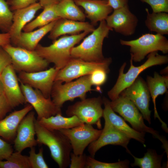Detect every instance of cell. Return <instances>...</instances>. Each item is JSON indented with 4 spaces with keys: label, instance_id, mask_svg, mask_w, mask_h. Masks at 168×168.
I'll list each match as a JSON object with an SVG mask.
<instances>
[{
    "label": "cell",
    "instance_id": "6da1fadb",
    "mask_svg": "<svg viewBox=\"0 0 168 168\" xmlns=\"http://www.w3.org/2000/svg\"><path fill=\"white\" fill-rule=\"evenodd\" d=\"M35 127L38 144L48 147L52 158L59 168L69 166L72 149L68 138L59 130H50L45 128L36 119Z\"/></svg>",
    "mask_w": 168,
    "mask_h": 168
},
{
    "label": "cell",
    "instance_id": "7a4b0ae2",
    "mask_svg": "<svg viewBox=\"0 0 168 168\" xmlns=\"http://www.w3.org/2000/svg\"><path fill=\"white\" fill-rule=\"evenodd\" d=\"M89 33L84 31L77 35L63 36L53 40L52 44L48 46L38 44L35 50L40 57L49 63H54V67L59 70L72 58V49Z\"/></svg>",
    "mask_w": 168,
    "mask_h": 168
},
{
    "label": "cell",
    "instance_id": "3957f363",
    "mask_svg": "<svg viewBox=\"0 0 168 168\" xmlns=\"http://www.w3.org/2000/svg\"><path fill=\"white\" fill-rule=\"evenodd\" d=\"M113 30L107 26L105 20L100 21L97 28L84 38L79 44L72 49V58L90 62L103 60L105 58L102 52L103 41L108 37L110 31Z\"/></svg>",
    "mask_w": 168,
    "mask_h": 168
},
{
    "label": "cell",
    "instance_id": "277c9868",
    "mask_svg": "<svg viewBox=\"0 0 168 168\" xmlns=\"http://www.w3.org/2000/svg\"><path fill=\"white\" fill-rule=\"evenodd\" d=\"M147 58L145 63L138 66L133 65V61L131 58L130 68L125 73L124 71L126 63H124L123 64L119 70L115 84L108 92V95L111 100L117 98L121 93L131 85L143 71L152 66L165 64L168 62V56L160 55L157 51L150 53L147 55Z\"/></svg>",
    "mask_w": 168,
    "mask_h": 168
},
{
    "label": "cell",
    "instance_id": "5b68a950",
    "mask_svg": "<svg viewBox=\"0 0 168 168\" xmlns=\"http://www.w3.org/2000/svg\"><path fill=\"white\" fill-rule=\"evenodd\" d=\"M110 104L113 110L129 122L133 129L139 132L151 133L161 142L165 151H168L167 141L158 132L146 125L142 115L129 99L120 95L117 98L110 101Z\"/></svg>",
    "mask_w": 168,
    "mask_h": 168
},
{
    "label": "cell",
    "instance_id": "8992f818",
    "mask_svg": "<svg viewBox=\"0 0 168 168\" xmlns=\"http://www.w3.org/2000/svg\"><path fill=\"white\" fill-rule=\"evenodd\" d=\"M120 44L129 46L131 58L135 62H140L150 53L160 51L164 54L168 53V40L163 35L146 33L131 40L120 39Z\"/></svg>",
    "mask_w": 168,
    "mask_h": 168
},
{
    "label": "cell",
    "instance_id": "52a82bcc",
    "mask_svg": "<svg viewBox=\"0 0 168 168\" xmlns=\"http://www.w3.org/2000/svg\"><path fill=\"white\" fill-rule=\"evenodd\" d=\"M92 86L90 75L64 84L60 81H55L51 90V97L54 104L61 108L67 101H72L77 98L81 100L85 99L86 93L92 90Z\"/></svg>",
    "mask_w": 168,
    "mask_h": 168
},
{
    "label": "cell",
    "instance_id": "ba28073f",
    "mask_svg": "<svg viewBox=\"0 0 168 168\" xmlns=\"http://www.w3.org/2000/svg\"><path fill=\"white\" fill-rule=\"evenodd\" d=\"M12 59L16 71L31 72L44 70L49 63L34 50H30L10 44L2 47Z\"/></svg>",
    "mask_w": 168,
    "mask_h": 168
},
{
    "label": "cell",
    "instance_id": "9c48e42d",
    "mask_svg": "<svg viewBox=\"0 0 168 168\" xmlns=\"http://www.w3.org/2000/svg\"><path fill=\"white\" fill-rule=\"evenodd\" d=\"M103 99L100 96L85 99L69 106L66 111L68 117L75 115L83 123L96 125L100 129V119L103 117Z\"/></svg>",
    "mask_w": 168,
    "mask_h": 168
},
{
    "label": "cell",
    "instance_id": "30bf717a",
    "mask_svg": "<svg viewBox=\"0 0 168 168\" xmlns=\"http://www.w3.org/2000/svg\"><path fill=\"white\" fill-rule=\"evenodd\" d=\"M111 62V58H105L103 60L100 62L87 61L72 58L65 66L58 70L54 81L68 82L90 75L99 68L109 69V66Z\"/></svg>",
    "mask_w": 168,
    "mask_h": 168
},
{
    "label": "cell",
    "instance_id": "8fae6325",
    "mask_svg": "<svg viewBox=\"0 0 168 168\" xmlns=\"http://www.w3.org/2000/svg\"><path fill=\"white\" fill-rule=\"evenodd\" d=\"M20 86L26 103L31 105L37 114V120L62 114L61 108L57 106L51 97L46 98L38 90L20 82Z\"/></svg>",
    "mask_w": 168,
    "mask_h": 168
},
{
    "label": "cell",
    "instance_id": "7c38bea8",
    "mask_svg": "<svg viewBox=\"0 0 168 168\" xmlns=\"http://www.w3.org/2000/svg\"><path fill=\"white\" fill-rule=\"evenodd\" d=\"M59 130L69 139L73 153L76 155L83 154L86 147L96 140L102 129L94 128L92 125L83 123L71 128Z\"/></svg>",
    "mask_w": 168,
    "mask_h": 168
},
{
    "label": "cell",
    "instance_id": "4fadbf2b",
    "mask_svg": "<svg viewBox=\"0 0 168 168\" xmlns=\"http://www.w3.org/2000/svg\"><path fill=\"white\" fill-rule=\"evenodd\" d=\"M120 95L129 99L140 111L144 119L151 124V111L149 109L151 96L146 82L141 77L138 76Z\"/></svg>",
    "mask_w": 168,
    "mask_h": 168
},
{
    "label": "cell",
    "instance_id": "5bb4252c",
    "mask_svg": "<svg viewBox=\"0 0 168 168\" xmlns=\"http://www.w3.org/2000/svg\"><path fill=\"white\" fill-rule=\"evenodd\" d=\"M59 69L54 67L38 72H19V81L39 90L46 98L51 97L52 87Z\"/></svg>",
    "mask_w": 168,
    "mask_h": 168
},
{
    "label": "cell",
    "instance_id": "9a60e30c",
    "mask_svg": "<svg viewBox=\"0 0 168 168\" xmlns=\"http://www.w3.org/2000/svg\"><path fill=\"white\" fill-rule=\"evenodd\" d=\"M99 138L88 146V150L90 156L94 157L97 152L102 147L109 145L121 146L125 148L127 152H131L128 145L131 138L121 132L107 120Z\"/></svg>",
    "mask_w": 168,
    "mask_h": 168
},
{
    "label": "cell",
    "instance_id": "2e32d148",
    "mask_svg": "<svg viewBox=\"0 0 168 168\" xmlns=\"http://www.w3.org/2000/svg\"><path fill=\"white\" fill-rule=\"evenodd\" d=\"M105 21L110 28L125 36L135 33L138 22L137 17L130 11L128 6L114 10Z\"/></svg>",
    "mask_w": 168,
    "mask_h": 168
},
{
    "label": "cell",
    "instance_id": "e0dca14e",
    "mask_svg": "<svg viewBox=\"0 0 168 168\" xmlns=\"http://www.w3.org/2000/svg\"><path fill=\"white\" fill-rule=\"evenodd\" d=\"M35 113L29 112L22 119L17 128L16 137L13 141L16 151L21 152L26 148H31L38 144L35 138Z\"/></svg>",
    "mask_w": 168,
    "mask_h": 168
},
{
    "label": "cell",
    "instance_id": "ac0fdd59",
    "mask_svg": "<svg viewBox=\"0 0 168 168\" xmlns=\"http://www.w3.org/2000/svg\"><path fill=\"white\" fill-rule=\"evenodd\" d=\"M0 79L3 86V93L12 109L26 103L19 84L18 77L12 64L5 69Z\"/></svg>",
    "mask_w": 168,
    "mask_h": 168
},
{
    "label": "cell",
    "instance_id": "d6986e66",
    "mask_svg": "<svg viewBox=\"0 0 168 168\" xmlns=\"http://www.w3.org/2000/svg\"><path fill=\"white\" fill-rule=\"evenodd\" d=\"M95 29L94 25L88 22L60 18L56 21L48 37L54 40L61 35L66 34L75 35L84 31L90 33Z\"/></svg>",
    "mask_w": 168,
    "mask_h": 168
},
{
    "label": "cell",
    "instance_id": "ffe728a7",
    "mask_svg": "<svg viewBox=\"0 0 168 168\" xmlns=\"http://www.w3.org/2000/svg\"><path fill=\"white\" fill-rule=\"evenodd\" d=\"M42 8L39 2L15 10L13 12L12 23L8 32L11 43L13 45L16 43L24 27L34 17L37 11Z\"/></svg>",
    "mask_w": 168,
    "mask_h": 168
},
{
    "label": "cell",
    "instance_id": "44dd1931",
    "mask_svg": "<svg viewBox=\"0 0 168 168\" xmlns=\"http://www.w3.org/2000/svg\"><path fill=\"white\" fill-rule=\"evenodd\" d=\"M102 99L104 105L103 117L104 120L108 121L117 129L131 139H134L144 145L145 133L138 132L130 127L122 118L113 110L110 105V101L105 97Z\"/></svg>",
    "mask_w": 168,
    "mask_h": 168
},
{
    "label": "cell",
    "instance_id": "7402d4cb",
    "mask_svg": "<svg viewBox=\"0 0 168 168\" xmlns=\"http://www.w3.org/2000/svg\"><path fill=\"white\" fill-rule=\"evenodd\" d=\"M78 6L84 10L86 17L95 26L105 20L113 11L107 0H74Z\"/></svg>",
    "mask_w": 168,
    "mask_h": 168
},
{
    "label": "cell",
    "instance_id": "603a6c76",
    "mask_svg": "<svg viewBox=\"0 0 168 168\" xmlns=\"http://www.w3.org/2000/svg\"><path fill=\"white\" fill-rule=\"evenodd\" d=\"M33 108L29 104L23 109L14 111L0 120V137L7 142H13L19 124Z\"/></svg>",
    "mask_w": 168,
    "mask_h": 168
},
{
    "label": "cell",
    "instance_id": "cb8c5ba5",
    "mask_svg": "<svg viewBox=\"0 0 168 168\" xmlns=\"http://www.w3.org/2000/svg\"><path fill=\"white\" fill-rule=\"evenodd\" d=\"M154 105V118H157L161 124V127L166 133L168 128L167 124L161 119L158 113L156 106V99L160 95H162L167 91L168 77L161 76L156 72L154 73L153 77L147 76L146 82Z\"/></svg>",
    "mask_w": 168,
    "mask_h": 168
},
{
    "label": "cell",
    "instance_id": "d4e9b609",
    "mask_svg": "<svg viewBox=\"0 0 168 168\" xmlns=\"http://www.w3.org/2000/svg\"><path fill=\"white\" fill-rule=\"evenodd\" d=\"M57 20L35 30L22 32L14 44L15 46L30 50H34L40 41L50 32Z\"/></svg>",
    "mask_w": 168,
    "mask_h": 168
},
{
    "label": "cell",
    "instance_id": "484cf974",
    "mask_svg": "<svg viewBox=\"0 0 168 168\" xmlns=\"http://www.w3.org/2000/svg\"><path fill=\"white\" fill-rule=\"evenodd\" d=\"M37 120L41 125L50 130L71 128L83 123L76 116L65 117L59 114Z\"/></svg>",
    "mask_w": 168,
    "mask_h": 168
},
{
    "label": "cell",
    "instance_id": "4316f807",
    "mask_svg": "<svg viewBox=\"0 0 168 168\" xmlns=\"http://www.w3.org/2000/svg\"><path fill=\"white\" fill-rule=\"evenodd\" d=\"M78 6L74 0H61L56 5V12L60 18L85 21L86 15Z\"/></svg>",
    "mask_w": 168,
    "mask_h": 168
},
{
    "label": "cell",
    "instance_id": "83f0119b",
    "mask_svg": "<svg viewBox=\"0 0 168 168\" xmlns=\"http://www.w3.org/2000/svg\"><path fill=\"white\" fill-rule=\"evenodd\" d=\"M145 10L147 16L145 23L148 29L162 35H168V14L164 12L150 13L147 8Z\"/></svg>",
    "mask_w": 168,
    "mask_h": 168
},
{
    "label": "cell",
    "instance_id": "f1b7e54d",
    "mask_svg": "<svg viewBox=\"0 0 168 168\" xmlns=\"http://www.w3.org/2000/svg\"><path fill=\"white\" fill-rule=\"evenodd\" d=\"M56 4H52L44 7L43 10L40 14L35 19L27 24L22 30L25 32H30L60 18L56 12Z\"/></svg>",
    "mask_w": 168,
    "mask_h": 168
},
{
    "label": "cell",
    "instance_id": "f546056e",
    "mask_svg": "<svg viewBox=\"0 0 168 168\" xmlns=\"http://www.w3.org/2000/svg\"><path fill=\"white\" fill-rule=\"evenodd\" d=\"M133 157L134 162L131 163L132 167L138 166L141 168H161V161L163 154L159 155L155 150L148 149L142 158H138L130 153Z\"/></svg>",
    "mask_w": 168,
    "mask_h": 168
},
{
    "label": "cell",
    "instance_id": "4dcf8cb0",
    "mask_svg": "<svg viewBox=\"0 0 168 168\" xmlns=\"http://www.w3.org/2000/svg\"><path fill=\"white\" fill-rule=\"evenodd\" d=\"M5 161H0V168H31L28 156L13 152Z\"/></svg>",
    "mask_w": 168,
    "mask_h": 168
},
{
    "label": "cell",
    "instance_id": "1f68e13d",
    "mask_svg": "<svg viewBox=\"0 0 168 168\" xmlns=\"http://www.w3.org/2000/svg\"><path fill=\"white\" fill-rule=\"evenodd\" d=\"M13 12L5 0H0V30L8 33L12 23Z\"/></svg>",
    "mask_w": 168,
    "mask_h": 168
},
{
    "label": "cell",
    "instance_id": "d6a6232c",
    "mask_svg": "<svg viewBox=\"0 0 168 168\" xmlns=\"http://www.w3.org/2000/svg\"><path fill=\"white\" fill-rule=\"evenodd\" d=\"M129 161L127 160L114 163H106L97 161L90 156H87L86 168H127Z\"/></svg>",
    "mask_w": 168,
    "mask_h": 168
},
{
    "label": "cell",
    "instance_id": "836d02e7",
    "mask_svg": "<svg viewBox=\"0 0 168 168\" xmlns=\"http://www.w3.org/2000/svg\"><path fill=\"white\" fill-rule=\"evenodd\" d=\"M30 149L28 159L31 168H49L43 157V148L41 147L37 153H35L34 147L30 148Z\"/></svg>",
    "mask_w": 168,
    "mask_h": 168
},
{
    "label": "cell",
    "instance_id": "e575fe53",
    "mask_svg": "<svg viewBox=\"0 0 168 168\" xmlns=\"http://www.w3.org/2000/svg\"><path fill=\"white\" fill-rule=\"evenodd\" d=\"M109 69L99 68L94 71L90 75V78L92 85L99 86L104 84L107 79V74Z\"/></svg>",
    "mask_w": 168,
    "mask_h": 168
},
{
    "label": "cell",
    "instance_id": "d590c367",
    "mask_svg": "<svg viewBox=\"0 0 168 168\" xmlns=\"http://www.w3.org/2000/svg\"><path fill=\"white\" fill-rule=\"evenodd\" d=\"M151 7L152 12L158 13L168 12V0H140Z\"/></svg>",
    "mask_w": 168,
    "mask_h": 168
},
{
    "label": "cell",
    "instance_id": "8d00e7d4",
    "mask_svg": "<svg viewBox=\"0 0 168 168\" xmlns=\"http://www.w3.org/2000/svg\"><path fill=\"white\" fill-rule=\"evenodd\" d=\"M87 156L84 153L76 155L71 152L70 156V168H86Z\"/></svg>",
    "mask_w": 168,
    "mask_h": 168
},
{
    "label": "cell",
    "instance_id": "74e56055",
    "mask_svg": "<svg viewBox=\"0 0 168 168\" xmlns=\"http://www.w3.org/2000/svg\"><path fill=\"white\" fill-rule=\"evenodd\" d=\"M39 0H7V2L10 6L11 10H16L26 7L37 2Z\"/></svg>",
    "mask_w": 168,
    "mask_h": 168
},
{
    "label": "cell",
    "instance_id": "f35d334b",
    "mask_svg": "<svg viewBox=\"0 0 168 168\" xmlns=\"http://www.w3.org/2000/svg\"><path fill=\"white\" fill-rule=\"evenodd\" d=\"M13 152L12 146L0 137V161L6 160Z\"/></svg>",
    "mask_w": 168,
    "mask_h": 168
},
{
    "label": "cell",
    "instance_id": "ab89813d",
    "mask_svg": "<svg viewBox=\"0 0 168 168\" xmlns=\"http://www.w3.org/2000/svg\"><path fill=\"white\" fill-rule=\"evenodd\" d=\"M12 109L4 93L0 94V120L5 117L7 114Z\"/></svg>",
    "mask_w": 168,
    "mask_h": 168
},
{
    "label": "cell",
    "instance_id": "60d3db41",
    "mask_svg": "<svg viewBox=\"0 0 168 168\" xmlns=\"http://www.w3.org/2000/svg\"><path fill=\"white\" fill-rule=\"evenodd\" d=\"M11 57L8 53L0 46V76L5 69L12 64Z\"/></svg>",
    "mask_w": 168,
    "mask_h": 168
},
{
    "label": "cell",
    "instance_id": "b9f144b4",
    "mask_svg": "<svg viewBox=\"0 0 168 168\" xmlns=\"http://www.w3.org/2000/svg\"><path fill=\"white\" fill-rule=\"evenodd\" d=\"M109 5L114 10L128 6V0H107Z\"/></svg>",
    "mask_w": 168,
    "mask_h": 168
},
{
    "label": "cell",
    "instance_id": "7bdbcfd3",
    "mask_svg": "<svg viewBox=\"0 0 168 168\" xmlns=\"http://www.w3.org/2000/svg\"><path fill=\"white\" fill-rule=\"evenodd\" d=\"M11 43V37L8 33H0V46L3 47Z\"/></svg>",
    "mask_w": 168,
    "mask_h": 168
},
{
    "label": "cell",
    "instance_id": "ee69618b",
    "mask_svg": "<svg viewBox=\"0 0 168 168\" xmlns=\"http://www.w3.org/2000/svg\"><path fill=\"white\" fill-rule=\"evenodd\" d=\"M61 0H39V3L43 8L47 6L52 5L56 4Z\"/></svg>",
    "mask_w": 168,
    "mask_h": 168
},
{
    "label": "cell",
    "instance_id": "f6af8a7d",
    "mask_svg": "<svg viewBox=\"0 0 168 168\" xmlns=\"http://www.w3.org/2000/svg\"><path fill=\"white\" fill-rule=\"evenodd\" d=\"M3 93V88L2 82L0 79V94Z\"/></svg>",
    "mask_w": 168,
    "mask_h": 168
}]
</instances>
